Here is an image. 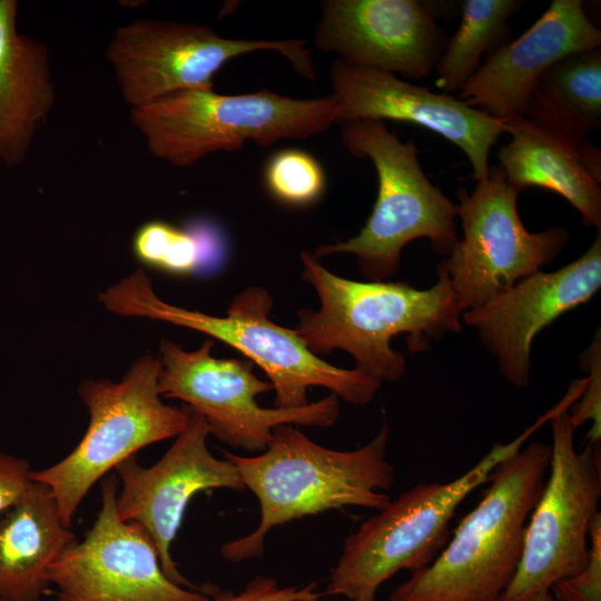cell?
<instances>
[{"label":"cell","instance_id":"1","mask_svg":"<svg viewBox=\"0 0 601 601\" xmlns=\"http://www.w3.org/2000/svg\"><path fill=\"white\" fill-rule=\"evenodd\" d=\"M300 277L319 298L318 311L297 312L294 328L315 355L347 352L355 367L380 382H396L406 371L404 355L391 345L406 334L412 352L462 329V307L446 272L437 266L433 286L404 282H358L337 276L309 252L300 253Z\"/></svg>","mask_w":601,"mask_h":601},{"label":"cell","instance_id":"2","mask_svg":"<svg viewBox=\"0 0 601 601\" xmlns=\"http://www.w3.org/2000/svg\"><path fill=\"white\" fill-rule=\"evenodd\" d=\"M388 439L384 421L367 444L337 451L315 443L293 424H283L274 428L262 453L242 456L224 452L236 465L245 489L257 497L260 521L249 534L225 543L221 555L230 562L260 558L269 530L296 519L343 506H385L391 497L384 491L394 482Z\"/></svg>","mask_w":601,"mask_h":601},{"label":"cell","instance_id":"3","mask_svg":"<svg viewBox=\"0 0 601 601\" xmlns=\"http://www.w3.org/2000/svg\"><path fill=\"white\" fill-rule=\"evenodd\" d=\"M102 305L117 315L146 317L207 334L242 353L267 375L275 391V407L308 404L307 390L328 388L355 405L373 401L382 382L354 367L334 366L309 351L294 328L269 318L273 299L258 286L238 293L225 316L189 311L164 302L141 268L99 295Z\"/></svg>","mask_w":601,"mask_h":601},{"label":"cell","instance_id":"4","mask_svg":"<svg viewBox=\"0 0 601 601\" xmlns=\"http://www.w3.org/2000/svg\"><path fill=\"white\" fill-rule=\"evenodd\" d=\"M550 456V445L534 442L501 461L454 536L430 565L395 588L390 601H500L518 570Z\"/></svg>","mask_w":601,"mask_h":601},{"label":"cell","instance_id":"5","mask_svg":"<svg viewBox=\"0 0 601 601\" xmlns=\"http://www.w3.org/2000/svg\"><path fill=\"white\" fill-rule=\"evenodd\" d=\"M549 420L545 413L511 442L495 443L459 477L416 484L377 510L345 539L325 594L375 601L381 584L397 572L414 573L430 565L450 540V523L460 504Z\"/></svg>","mask_w":601,"mask_h":601},{"label":"cell","instance_id":"6","mask_svg":"<svg viewBox=\"0 0 601 601\" xmlns=\"http://www.w3.org/2000/svg\"><path fill=\"white\" fill-rule=\"evenodd\" d=\"M329 96L295 99L269 90L221 95L184 90L130 109L131 124L148 150L175 167H189L209 154L240 149L248 140L268 147L305 139L337 124Z\"/></svg>","mask_w":601,"mask_h":601},{"label":"cell","instance_id":"7","mask_svg":"<svg viewBox=\"0 0 601 601\" xmlns=\"http://www.w3.org/2000/svg\"><path fill=\"white\" fill-rule=\"evenodd\" d=\"M342 142L357 158H370L378 189L361 231L335 244L321 245L317 258L353 254L367 280L383 282L400 269L403 248L426 238L435 253L447 257L459 242L456 204L423 171L418 149L388 131L385 121L363 119L342 125Z\"/></svg>","mask_w":601,"mask_h":601},{"label":"cell","instance_id":"8","mask_svg":"<svg viewBox=\"0 0 601 601\" xmlns=\"http://www.w3.org/2000/svg\"><path fill=\"white\" fill-rule=\"evenodd\" d=\"M159 357H138L119 382L86 380L79 396L89 424L77 446L56 464L32 470L30 477L47 485L62 523L72 519L90 489L145 446L176 437L186 426L187 407L167 405L158 391Z\"/></svg>","mask_w":601,"mask_h":601},{"label":"cell","instance_id":"9","mask_svg":"<svg viewBox=\"0 0 601 601\" xmlns=\"http://www.w3.org/2000/svg\"><path fill=\"white\" fill-rule=\"evenodd\" d=\"M585 378L571 383L550 418V475L530 515L518 570L500 601H521L549 591L564 578L582 571L590 554V526L601 497L600 444L574 447L570 406Z\"/></svg>","mask_w":601,"mask_h":601},{"label":"cell","instance_id":"10","mask_svg":"<svg viewBox=\"0 0 601 601\" xmlns=\"http://www.w3.org/2000/svg\"><path fill=\"white\" fill-rule=\"evenodd\" d=\"M259 50L277 51L298 75L316 79L302 39H231L193 22L135 20L112 33L106 55L124 101L136 108L178 91L213 89L215 73L227 61Z\"/></svg>","mask_w":601,"mask_h":601},{"label":"cell","instance_id":"11","mask_svg":"<svg viewBox=\"0 0 601 601\" xmlns=\"http://www.w3.org/2000/svg\"><path fill=\"white\" fill-rule=\"evenodd\" d=\"M213 347L211 339L195 351L162 339L158 391L204 416L209 433L220 442L262 453L279 425L328 427L336 422L339 398L332 393L300 407H262L257 395L273 390L270 383L254 374L249 359L217 358Z\"/></svg>","mask_w":601,"mask_h":601},{"label":"cell","instance_id":"12","mask_svg":"<svg viewBox=\"0 0 601 601\" xmlns=\"http://www.w3.org/2000/svg\"><path fill=\"white\" fill-rule=\"evenodd\" d=\"M515 189L496 167L472 194L457 191L456 216L463 236L443 259L462 311L482 306L519 280L540 272L570 240L563 227L529 231L519 215Z\"/></svg>","mask_w":601,"mask_h":601},{"label":"cell","instance_id":"13","mask_svg":"<svg viewBox=\"0 0 601 601\" xmlns=\"http://www.w3.org/2000/svg\"><path fill=\"white\" fill-rule=\"evenodd\" d=\"M102 480L92 526L49 569L57 601H211L213 588L181 587L166 575L146 530L118 516L117 476Z\"/></svg>","mask_w":601,"mask_h":601},{"label":"cell","instance_id":"14","mask_svg":"<svg viewBox=\"0 0 601 601\" xmlns=\"http://www.w3.org/2000/svg\"><path fill=\"white\" fill-rule=\"evenodd\" d=\"M185 406L187 424L159 461L145 467L134 455L115 467L120 482L117 513L120 520L138 523L146 530L170 580L181 587L199 589L180 573L171 555V544L187 505L201 491L242 492L245 486L236 465L209 451L210 433L204 416Z\"/></svg>","mask_w":601,"mask_h":601},{"label":"cell","instance_id":"15","mask_svg":"<svg viewBox=\"0 0 601 601\" xmlns=\"http://www.w3.org/2000/svg\"><path fill=\"white\" fill-rule=\"evenodd\" d=\"M601 287V231L575 260L553 272L534 273L462 313L495 357L504 380L526 388L535 336L563 314L589 302Z\"/></svg>","mask_w":601,"mask_h":601},{"label":"cell","instance_id":"16","mask_svg":"<svg viewBox=\"0 0 601 601\" xmlns=\"http://www.w3.org/2000/svg\"><path fill=\"white\" fill-rule=\"evenodd\" d=\"M315 46L355 67L418 80L443 52L436 11L421 0H325Z\"/></svg>","mask_w":601,"mask_h":601},{"label":"cell","instance_id":"17","mask_svg":"<svg viewBox=\"0 0 601 601\" xmlns=\"http://www.w3.org/2000/svg\"><path fill=\"white\" fill-rule=\"evenodd\" d=\"M332 93L338 106L337 124L363 119L410 122L439 134L469 158L472 177L487 176L491 147L503 134L502 121L456 97L413 85L398 76L347 65L331 66Z\"/></svg>","mask_w":601,"mask_h":601},{"label":"cell","instance_id":"18","mask_svg":"<svg viewBox=\"0 0 601 601\" xmlns=\"http://www.w3.org/2000/svg\"><path fill=\"white\" fill-rule=\"evenodd\" d=\"M601 46V31L581 0H553L518 39L491 52L457 99L504 121L522 116L540 77L555 62Z\"/></svg>","mask_w":601,"mask_h":601},{"label":"cell","instance_id":"19","mask_svg":"<svg viewBox=\"0 0 601 601\" xmlns=\"http://www.w3.org/2000/svg\"><path fill=\"white\" fill-rule=\"evenodd\" d=\"M510 141L497 152L508 183L520 193L541 187L562 196L587 227L601 231V154L590 141L578 142L523 116L502 121Z\"/></svg>","mask_w":601,"mask_h":601},{"label":"cell","instance_id":"20","mask_svg":"<svg viewBox=\"0 0 601 601\" xmlns=\"http://www.w3.org/2000/svg\"><path fill=\"white\" fill-rule=\"evenodd\" d=\"M18 1L0 0V165H21L55 104L47 46L17 27Z\"/></svg>","mask_w":601,"mask_h":601},{"label":"cell","instance_id":"21","mask_svg":"<svg viewBox=\"0 0 601 601\" xmlns=\"http://www.w3.org/2000/svg\"><path fill=\"white\" fill-rule=\"evenodd\" d=\"M78 539L60 519L51 490L39 482L0 514V598L40 601L51 564Z\"/></svg>","mask_w":601,"mask_h":601},{"label":"cell","instance_id":"22","mask_svg":"<svg viewBox=\"0 0 601 601\" xmlns=\"http://www.w3.org/2000/svg\"><path fill=\"white\" fill-rule=\"evenodd\" d=\"M522 116L578 142L601 128V49L570 55L538 80Z\"/></svg>","mask_w":601,"mask_h":601},{"label":"cell","instance_id":"23","mask_svg":"<svg viewBox=\"0 0 601 601\" xmlns=\"http://www.w3.org/2000/svg\"><path fill=\"white\" fill-rule=\"evenodd\" d=\"M519 0H465L460 26L435 63L436 86L459 90L486 57L504 45L508 21L522 6Z\"/></svg>","mask_w":601,"mask_h":601},{"label":"cell","instance_id":"24","mask_svg":"<svg viewBox=\"0 0 601 601\" xmlns=\"http://www.w3.org/2000/svg\"><path fill=\"white\" fill-rule=\"evenodd\" d=\"M132 250L140 263L175 275L204 272L219 258L217 237L209 229H185L161 220L137 229Z\"/></svg>","mask_w":601,"mask_h":601},{"label":"cell","instance_id":"25","mask_svg":"<svg viewBox=\"0 0 601 601\" xmlns=\"http://www.w3.org/2000/svg\"><path fill=\"white\" fill-rule=\"evenodd\" d=\"M264 178L269 193L292 206L316 201L325 188V175L319 162L298 149L274 154L265 167Z\"/></svg>","mask_w":601,"mask_h":601},{"label":"cell","instance_id":"26","mask_svg":"<svg viewBox=\"0 0 601 601\" xmlns=\"http://www.w3.org/2000/svg\"><path fill=\"white\" fill-rule=\"evenodd\" d=\"M581 367L589 372L585 386L579 398L570 406L569 416L577 430L588 421L592 422L587 434L588 443H601V342L600 331L590 346L581 354Z\"/></svg>","mask_w":601,"mask_h":601},{"label":"cell","instance_id":"27","mask_svg":"<svg viewBox=\"0 0 601 601\" xmlns=\"http://www.w3.org/2000/svg\"><path fill=\"white\" fill-rule=\"evenodd\" d=\"M590 554L585 568L578 574L555 582L550 591L556 601H601V514L590 526Z\"/></svg>","mask_w":601,"mask_h":601},{"label":"cell","instance_id":"28","mask_svg":"<svg viewBox=\"0 0 601 601\" xmlns=\"http://www.w3.org/2000/svg\"><path fill=\"white\" fill-rule=\"evenodd\" d=\"M211 601H318L323 593L316 590V583L304 587H280L273 578L256 577L237 594L220 592Z\"/></svg>","mask_w":601,"mask_h":601},{"label":"cell","instance_id":"29","mask_svg":"<svg viewBox=\"0 0 601 601\" xmlns=\"http://www.w3.org/2000/svg\"><path fill=\"white\" fill-rule=\"evenodd\" d=\"M30 463L0 451V514L14 505L29 490Z\"/></svg>","mask_w":601,"mask_h":601},{"label":"cell","instance_id":"30","mask_svg":"<svg viewBox=\"0 0 601 601\" xmlns=\"http://www.w3.org/2000/svg\"><path fill=\"white\" fill-rule=\"evenodd\" d=\"M521 601H556V600L553 597L552 592L549 590V591H542L539 593L531 594Z\"/></svg>","mask_w":601,"mask_h":601},{"label":"cell","instance_id":"31","mask_svg":"<svg viewBox=\"0 0 601 601\" xmlns=\"http://www.w3.org/2000/svg\"><path fill=\"white\" fill-rule=\"evenodd\" d=\"M0 601H3V600L0 598Z\"/></svg>","mask_w":601,"mask_h":601}]
</instances>
